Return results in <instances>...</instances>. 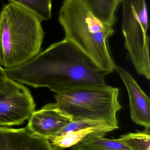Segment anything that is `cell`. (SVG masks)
I'll list each match as a JSON object with an SVG mask.
<instances>
[{"label": "cell", "mask_w": 150, "mask_h": 150, "mask_svg": "<svg viewBox=\"0 0 150 150\" xmlns=\"http://www.w3.org/2000/svg\"><path fill=\"white\" fill-rule=\"evenodd\" d=\"M4 70L8 77L18 83L48 87L56 93L80 86L106 85L105 74L65 39L23 65Z\"/></svg>", "instance_id": "1"}, {"label": "cell", "mask_w": 150, "mask_h": 150, "mask_svg": "<svg viewBox=\"0 0 150 150\" xmlns=\"http://www.w3.org/2000/svg\"><path fill=\"white\" fill-rule=\"evenodd\" d=\"M59 20L65 32L64 39L106 75L113 72L115 64L109 46L112 26L97 18L80 0H64Z\"/></svg>", "instance_id": "2"}, {"label": "cell", "mask_w": 150, "mask_h": 150, "mask_svg": "<svg viewBox=\"0 0 150 150\" xmlns=\"http://www.w3.org/2000/svg\"><path fill=\"white\" fill-rule=\"evenodd\" d=\"M32 12L9 1L0 12V66L19 67L40 52L45 32Z\"/></svg>", "instance_id": "3"}, {"label": "cell", "mask_w": 150, "mask_h": 150, "mask_svg": "<svg viewBox=\"0 0 150 150\" xmlns=\"http://www.w3.org/2000/svg\"><path fill=\"white\" fill-rule=\"evenodd\" d=\"M119 89L110 86H75L56 93L55 103L72 121L91 120L118 127Z\"/></svg>", "instance_id": "4"}, {"label": "cell", "mask_w": 150, "mask_h": 150, "mask_svg": "<svg viewBox=\"0 0 150 150\" xmlns=\"http://www.w3.org/2000/svg\"><path fill=\"white\" fill-rule=\"evenodd\" d=\"M125 45L139 74L150 78L149 37L145 0H121Z\"/></svg>", "instance_id": "5"}, {"label": "cell", "mask_w": 150, "mask_h": 150, "mask_svg": "<svg viewBox=\"0 0 150 150\" xmlns=\"http://www.w3.org/2000/svg\"><path fill=\"white\" fill-rule=\"evenodd\" d=\"M29 90L8 77L0 85V126L23 124L35 111Z\"/></svg>", "instance_id": "6"}, {"label": "cell", "mask_w": 150, "mask_h": 150, "mask_svg": "<svg viewBox=\"0 0 150 150\" xmlns=\"http://www.w3.org/2000/svg\"><path fill=\"white\" fill-rule=\"evenodd\" d=\"M71 121L70 117L56 103H49L33 112L26 127L34 135L49 141Z\"/></svg>", "instance_id": "7"}, {"label": "cell", "mask_w": 150, "mask_h": 150, "mask_svg": "<svg viewBox=\"0 0 150 150\" xmlns=\"http://www.w3.org/2000/svg\"><path fill=\"white\" fill-rule=\"evenodd\" d=\"M116 70L125 84L129 100L130 116L133 122L144 127H150V100L136 81L123 68L114 65Z\"/></svg>", "instance_id": "8"}, {"label": "cell", "mask_w": 150, "mask_h": 150, "mask_svg": "<svg viewBox=\"0 0 150 150\" xmlns=\"http://www.w3.org/2000/svg\"><path fill=\"white\" fill-rule=\"evenodd\" d=\"M0 150H63L47 139L38 137L26 127L0 126Z\"/></svg>", "instance_id": "9"}, {"label": "cell", "mask_w": 150, "mask_h": 150, "mask_svg": "<svg viewBox=\"0 0 150 150\" xmlns=\"http://www.w3.org/2000/svg\"><path fill=\"white\" fill-rule=\"evenodd\" d=\"M119 128V127L104 124L66 133L60 136L55 137L49 140L53 145L63 149L71 147L81 142L84 138L93 134L104 135Z\"/></svg>", "instance_id": "10"}, {"label": "cell", "mask_w": 150, "mask_h": 150, "mask_svg": "<svg viewBox=\"0 0 150 150\" xmlns=\"http://www.w3.org/2000/svg\"><path fill=\"white\" fill-rule=\"evenodd\" d=\"M101 134L89 136L75 145L73 150H132L119 139L104 138Z\"/></svg>", "instance_id": "11"}, {"label": "cell", "mask_w": 150, "mask_h": 150, "mask_svg": "<svg viewBox=\"0 0 150 150\" xmlns=\"http://www.w3.org/2000/svg\"><path fill=\"white\" fill-rule=\"evenodd\" d=\"M98 19L113 26L115 12L121 0H80Z\"/></svg>", "instance_id": "12"}, {"label": "cell", "mask_w": 150, "mask_h": 150, "mask_svg": "<svg viewBox=\"0 0 150 150\" xmlns=\"http://www.w3.org/2000/svg\"><path fill=\"white\" fill-rule=\"evenodd\" d=\"M23 7L36 15L41 22L52 17V0H9Z\"/></svg>", "instance_id": "13"}, {"label": "cell", "mask_w": 150, "mask_h": 150, "mask_svg": "<svg viewBox=\"0 0 150 150\" xmlns=\"http://www.w3.org/2000/svg\"><path fill=\"white\" fill-rule=\"evenodd\" d=\"M104 124H108V123L100 121L91 120L72 121L68 123L67 125H65L55 137L60 136L68 132L91 127H96V126Z\"/></svg>", "instance_id": "14"}, {"label": "cell", "mask_w": 150, "mask_h": 150, "mask_svg": "<svg viewBox=\"0 0 150 150\" xmlns=\"http://www.w3.org/2000/svg\"><path fill=\"white\" fill-rule=\"evenodd\" d=\"M8 78L5 70L3 68L0 66V85L4 83Z\"/></svg>", "instance_id": "15"}]
</instances>
